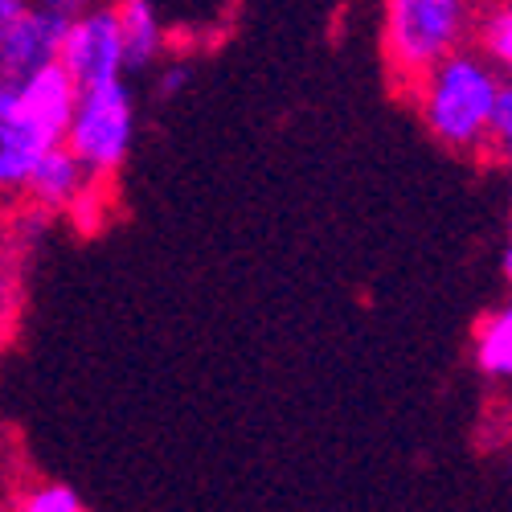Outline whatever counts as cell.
<instances>
[{
  "label": "cell",
  "mask_w": 512,
  "mask_h": 512,
  "mask_svg": "<svg viewBox=\"0 0 512 512\" xmlns=\"http://www.w3.org/2000/svg\"><path fill=\"white\" fill-rule=\"evenodd\" d=\"M17 95L29 107V115L41 123V132H46L54 144H62L70 115H74V103H78V82L54 62L46 70H37L33 78H25L17 87Z\"/></svg>",
  "instance_id": "9c48e42d"
},
{
  "label": "cell",
  "mask_w": 512,
  "mask_h": 512,
  "mask_svg": "<svg viewBox=\"0 0 512 512\" xmlns=\"http://www.w3.org/2000/svg\"><path fill=\"white\" fill-rule=\"evenodd\" d=\"M29 5L41 9V13H50V17L62 21V25H70V21H78L82 13H91V9L107 5V0H29Z\"/></svg>",
  "instance_id": "9a60e30c"
},
{
  "label": "cell",
  "mask_w": 512,
  "mask_h": 512,
  "mask_svg": "<svg viewBox=\"0 0 512 512\" xmlns=\"http://www.w3.org/2000/svg\"><path fill=\"white\" fill-rule=\"evenodd\" d=\"M99 185V177L91 173L87 164H82L66 144H54L37 156V164L29 168V181H25V201L41 213H66L87 197L91 189ZM111 185V181H107Z\"/></svg>",
  "instance_id": "52a82bcc"
},
{
  "label": "cell",
  "mask_w": 512,
  "mask_h": 512,
  "mask_svg": "<svg viewBox=\"0 0 512 512\" xmlns=\"http://www.w3.org/2000/svg\"><path fill=\"white\" fill-rule=\"evenodd\" d=\"M62 33H66L62 21L29 5L13 21V29L0 37V87H21L37 70L54 66L62 54Z\"/></svg>",
  "instance_id": "8992f818"
},
{
  "label": "cell",
  "mask_w": 512,
  "mask_h": 512,
  "mask_svg": "<svg viewBox=\"0 0 512 512\" xmlns=\"http://www.w3.org/2000/svg\"><path fill=\"white\" fill-rule=\"evenodd\" d=\"M504 82H512V0H476L472 41H467Z\"/></svg>",
  "instance_id": "8fae6325"
},
{
  "label": "cell",
  "mask_w": 512,
  "mask_h": 512,
  "mask_svg": "<svg viewBox=\"0 0 512 512\" xmlns=\"http://www.w3.org/2000/svg\"><path fill=\"white\" fill-rule=\"evenodd\" d=\"M58 66L78 82V91L123 78V46H119L111 5H99V9L82 13L78 21L66 25Z\"/></svg>",
  "instance_id": "277c9868"
},
{
  "label": "cell",
  "mask_w": 512,
  "mask_h": 512,
  "mask_svg": "<svg viewBox=\"0 0 512 512\" xmlns=\"http://www.w3.org/2000/svg\"><path fill=\"white\" fill-rule=\"evenodd\" d=\"M472 361L488 381H496V386H512V304H500V308H492L476 320Z\"/></svg>",
  "instance_id": "30bf717a"
},
{
  "label": "cell",
  "mask_w": 512,
  "mask_h": 512,
  "mask_svg": "<svg viewBox=\"0 0 512 512\" xmlns=\"http://www.w3.org/2000/svg\"><path fill=\"white\" fill-rule=\"evenodd\" d=\"M115 13L119 46H123V74H144L164 62L168 33L156 0H107Z\"/></svg>",
  "instance_id": "ba28073f"
},
{
  "label": "cell",
  "mask_w": 512,
  "mask_h": 512,
  "mask_svg": "<svg viewBox=\"0 0 512 512\" xmlns=\"http://www.w3.org/2000/svg\"><path fill=\"white\" fill-rule=\"evenodd\" d=\"M500 271H504V283L512 287V226H508V242H504V254H500Z\"/></svg>",
  "instance_id": "e0dca14e"
},
{
  "label": "cell",
  "mask_w": 512,
  "mask_h": 512,
  "mask_svg": "<svg viewBox=\"0 0 512 512\" xmlns=\"http://www.w3.org/2000/svg\"><path fill=\"white\" fill-rule=\"evenodd\" d=\"M500 82L504 78L472 46H463L447 54L443 62H435L422 78H414L406 91H410V107L418 111V123L426 127V136L455 156L480 160Z\"/></svg>",
  "instance_id": "6da1fadb"
},
{
  "label": "cell",
  "mask_w": 512,
  "mask_h": 512,
  "mask_svg": "<svg viewBox=\"0 0 512 512\" xmlns=\"http://www.w3.org/2000/svg\"><path fill=\"white\" fill-rule=\"evenodd\" d=\"M480 160H488L496 168H512V82H500L496 107L488 115V132H484Z\"/></svg>",
  "instance_id": "7c38bea8"
},
{
  "label": "cell",
  "mask_w": 512,
  "mask_h": 512,
  "mask_svg": "<svg viewBox=\"0 0 512 512\" xmlns=\"http://www.w3.org/2000/svg\"><path fill=\"white\" fill-rule=\"evenodd\" d=\"M185 87H189V66H185V62H160V66L152 70V91H156L160 103L177 99Z\"/></svg>",
  "instance_id": "5bb4252c"
},
{
  "label": "cell",
  "mask_w": 512,
  "mask_h": 512,
  "mask_svg": "<svg viewBox=\"0 0 512 512\" xmlns=\"http://www.w3.org/2000/svg\"><path fill=\"white\" fill-rule=\"evenodd\" d=\"M13 512H87L82 496L70 488V484H58V480H41V484H29Z\"/></svg>",
  "instance_id": "4fadbf2b"
},
{
  "label": "cell",
  "mask_w": 512,
  "mask_h": 512,
  "mask_svg": "<svg viewBox=\"0 0 512 512\" xmlns=\"http://www.w3.org/2000/svg\"><path fill=\"white\" fill-rule=\"evenodd\" d=\"M29 9V0H0V37H5L13 29V21Z\"/></svg>",
  "instance_id": "2e32d148"
},
{
  "label": "cell",
  "mask_w": 512,
  "mask_h": 512,
  "mask_svg": "<svg viewBox=\"0 0 512 512\" xmlns=\"http://www.w3.org/2000/svg\"><path fill=\"white\" fill-rule=\"evenodd\" d=\"M136 127H140V107L136 91L127 78H111L99 87L78 91L70 127H66V148L91 168L99 181L119 177L136 148Z\"/></svg>",
  "instance_id": "3957f363"
},
{
  "label": "cell",
  "mask_w": 512,
  "mask_h": 512,
  "mask_svg": "<svg viewBox=\"0 0 512 512\" xmlns=\"http://www.w3.org/2000/svg\"><path fill=\"white\" fill-rule=\"evenodd\" d=\"M46 148H54V140L29 115L17 87H0V201L25 193L29 168Z\"/></svg>",
  "instance_id": "5b68a950"
},
{
  "label": "cell",
  "mask_w": 512,
  "mask_h": 512,
  "mask_svg": "<svg viewBox=\"0 0 512 512\" xmlns=\"http://www.w3.org/2000/svg\"><path fill=\"white\" fill-rule=\"evenodd\" d=\"M476 0H381V62L410 87L435 62L472 41Z\"/></svg>",
  "instance_id": "7a4b0ae2"
}]
</instances>
